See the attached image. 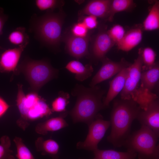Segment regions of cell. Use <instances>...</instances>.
<instances>
[{
    "instance_id": "1",
    "label": "cell",
    "mask_w": 159,
    "mask_h": 159,
    "mask_svg": "<svg viewBox=\"0 0 159 159\" xmlns=\"http://www.w3.org/2000/svg\"><path fill=\"white\" fill-rule=\"evenodd\" d=\"M140 109L132 99L114 100L110 121L111 130L107 138L114 146L124 145L130 135L132 123L136 119Z\"/></svg>"
},
{
    "instance_id": "2",
    "label": "cell",
    "mask_w": 159,
    "mask_h": 159,
    "mask_svg": "<svg viewBox=\"0 0 159 159\" xmlns=\"http://www.w3.org/2000/svg\"><path fill=\"white\" fill-rule=\"evenodd\" d=\"M105 91L95 86L87 87L77 84L71 94L76 97L75 104L69 114L74 122L88 125L93 120L100 111L105 108L102 99Z\"/></svg>"
},
{
    "instance_id": "3",
    "label": "cell",
    "mask_w": 159,
    "mask_h": 159,
    "mask_svg": "<svg viewBox=\"0 0 159 159\" xmlns=\"http://www.w3.org/2000/svg\"><path fill=\"white\" fill-rule=\"evenodd\" d=\"M159 136L149 128L141 125L130 135L124 145L127 151L136 153L138 159H159Z\"/></svg>"
},
{
    "instance_id": "4",
    "label": "cell",
    "mask_w": 159,
    "mask_h": 159,
    "mask_svg": "<svg viewBox=\"0 0 159 159\" xmlns=\"http://www.w3.org/2000/svg\"><path fill=\"white\" fill-rule=\"evenodd\" d=\"M33 25L34 33L42 42L54 46L59 42L63 23L62 18L58 14L48 12L37 17Z\"/></svg>"
},
{
    "instance_id": "5",
    "label": "cell",
    "mask_w": 159,
    "mask_h": 159,
    "mask_svg": "<svg viewBox=\"0 0 159 159\" xmlns=\"http://www.w3.org/2000/svg\"><path fill=\"white\" fill-rule=\"evenodd\" d=\"M26 75L32 87L38 90L57 74V70L43 61L29 60L23 64Z\"/></svg>"
},
{
    "instance_id": "6",
    "label": "cell",
    "mask_w": 159,
    "mask_h": 159,
    "mask_svg": "<svg viewBox=\"0 0 159 159\" xmlns=\"http://www.w3.org/2000/svg\"><path fill=\"white\" fill-rule=\"evenodd\" d=\"M88 133L83 142L77 144V148L94 151L98 148V144L104 137L110 126V121L104 120L98 114L94 120L88 125Z\"/></svg>"
},
{
    "instance_id": "7",
    "label": "cell",
    "mask_w": 159,
    "mask_h": 159,
    "mask_svg": "<svg viewBox=\"0 0 159 159\" xmlns=\"http://www.w3.org/2000/svg\"><path fill=\"white\" fill-rule=\"evenodd\" d=\"M138 54L134 62L128 67L124 87L120 92L121 99L134 100L136 95L143 66L142 57L139 51Z\"/></svg>"
},
{
    "instance_id": "8",
    "label": "cell",
    "mask_w": 159,
    "mask_h": 159,
    "mask_svg": "<svg viewBox=\"0 0 159 159\" xmlns=\"http://www.w3.org/2000/svg\"><path fill=\"white\" fill-rule=\"evenodd\" d=\"M141 125L145 126L159 136V101L152 100L144 109H141L136 118Z\"/></svg>"
},
{
    "instance_id": "9",
    "label": "cell",
    "mask_w": 159,
    "mask_h": 159,
    "mask_svg": "<svg viewBox=\"0 0 159 159\" xmlns=\"http://www.w3.org/2000/svg\"><path fill=\"white\" fill-rule=\"evenodd\" d=\"M102 61V65L92 78L89 85L90 87L96 86L98 84L110 79L130 65L123 59L120 62H115L106 57Z\"/></svg>"
},
{
    "instance_id": "10",
    "label": "cell",
    "mask_w": 159,
    "mask_h": 159,
    "mask_svg": "<svg viewBox=\"0 0 159 159\" xmlns=\"http://www.w3.org/2000/svg\"><path fill=\"white\" fill-rule=\"evenodd\" d=\"M115 44L107 31L101 30L97 35L93 44L92 53L93 58L96 60L102 61Z\"/></svg>"
},
{
    "instance_id": "11",
    "label": "cell",
    "mask_w": 159,
    "mask_h": 159,
    "mask_svg": "<svg viewBox=\"0 0 159 159\" xmlns=\"http://www.w3.org/2000/svg\"><path fill=\"white\" fill-rule=\"evenodd\" d=\"M89 37H81L73 35L66 39V48L68 53L77 59L81 58L88 54Z\"/></svg>"
},
{
    "instance_id": "12",
    "label": "cell",
    "mask_w": 159,
    "mask_h": 159,
    "mask_svg": "<svg viewBox=\"0 0 159 159\" xmlns=\"http://www.w3.org/2000/svg\"><path fill=\"white\" fill-rule=\"evenodd\" d=\"M26 47H19L9 49L4 51L0 57V72L14 71Z\"/></svg>"
},
{
    "instance_id": "13",
    "label": "cell",
    "mask_w": 159,
    "mask_h": 159,
    "mask_svg": "<svg viewBox=\"0 0 159 159\" xmlns=\"http://www.w3.org/2000/svg\"><path fill=\"white\" fill-rule=\"evenodd\" d=\"M128 67L123 69L110 82L109 90L106 97L103 100L105 108L109 105L110 102L123 89L127 73Z\"/></svg>"
},
{
    "instance_id": "14",
    "label": "cell",
    "mask_w": 159,
    "mask_h": 159,
    "mask_svg": "<svg viewBox=\"0 0 159 159\" xmlns=\"http://www.w3.org/2000/svg\"><path fill=\"white\" fill-rule=\"evenodd\" d=\"M112 2L110 0H94L89 1L82 10V13L100 18H107Z\"/></svg>"
},
{
    "instance_id": "15",
    "label": "cell",
    "mask_w": 159,
    "mask_h": 159,
    "mask_svg": "<svg viewBox=\"0 0 159 159\" xmlns=\"http://www.w3.org/2000/svg\"><path fill=\"white\" fill-rule=\"evenodd\" d=\"M40 99L38 96L35 93H30L25 95L23 90L22 85H19L17 105L21 117V119L19 120H24L28 111Z\"/></svg>"
},
{
    "instance_id": "16",
    "label": "cell",
    "mask_w": 159,
    "mask_h": 159,
    "mask_svg": "<svg viewBox=\"0 0 159 159\" xmlns=\"http://www.w3.org/2000/svg\"><path fill=\"white\" fill-rule=\"evenodd\" d=\"M159 80V66L155 63L152 67L142 72L139 89L142 90L152 92V90L158 84Z\"/></svg>"
},
{
    "instance_id": "17",
    "label": "cell",
    "mask_w": 159,
    "mask_h": 159,
    "mask_svg": "<svg viewBox=\"0 0 159 159\" xmlns=\"http://www.w3.org/2000/svg\"><path fill=\"white\" fill-rule=\"evenodd\" d=\"M142 26H138L125 32L122 40L117 44L118 49L128 52L138 44L142 38Z\"/></svg>"
},
{
    "instance_id": "18",
    "label": "cell",
    "mask_w": 159,
    "mask_h": 159,
    "mask_svg": "<svg viewBox=\"0 0 159 159\" xmlns=\"http://www.w3.org/2000/svg\"><path fill=\"white\" fill-rule=\"evenodd\" d=\"M65 68L70 72L75 74V78L80 81H83L90 77L93 71L91 64H88L84 65L77 60L70 61Z\"/></svg>"
},
{
    "instance_id": "19",
    "label": "cell",
    "mask_w": 159,
    "mask_h": 159,
    "mask_svg": "<svg viewBox=\"0 0 159 159\" xmlns=\"http://www.w3.org/2000/svg\"><path fill=\"white\" fill-rule=\"evenodd\" d=\"M63 115L50 119L38 124L35 131L38 134L45 135L48 132L59 130L68 126Z\"/></svg>"
},
{
    "instance_id": "20",
    "label": "cell",
    "mask_w": 159,
    "mask_h": 159,
    "mask_svg": "<svg viewBox=\"0 0 159 159\" xmlns=\"http://www.w3.org/2000/svg\"><path fill=\"white\" fill-rule=\"evenodd\" d=\"M92 159H136L137 154L127 151L122 152L113 150H101L97 148L93 151Z\"/></svg>"
},
{
    "instance_id": "21",
    "label": "cell",
    "mask_w": 159,
    "mask_h": 159,
    "mask_svg": "<svg viewBox=\"0 0 159 159\" xmlns=\"http://www.w3.org/2000/svg\"><path fill=\"white\" fill-rule=\"evenodd\" d=\"M37 150L41 152L44 155H48L54 159H56L59 149L58 143L52 139L45 140L42 138H39L36 142Z\"/></svg>"
},
{
    "instance_id": "22",
    "label": "cell",
    "mask_w": 159,
    "mask_h": 159,
    "mask_svg": "<svg viewBox=\"0 0 159 159\" xmlns=\"http://www.w3.org/2000/svg\"><path fill=\"white\" fill-rule=\"evenodd\" d=\"M145 30L151 31L159 28V2L156 1L144 20L142 26Z\"/></svg>"
},
{
    "instance_id": "23",
    "label": "cell",
    "mask_w": 159,
    "mask_h": 159,
    "mask_svg": "<svg viewBox=\"0 0 159 159\" xmlns=\"http://www.w3.org/2000/svg\"><path fill=\"white\" fill-rule=\"evenodd\" d=\"M52 111L48 105L41 99L28 112L24 120H34L51 114Z\"/></svg>"
},
{
    "instance_id": "24",
    "label": "cell",
    "mask_w": 159,
    "mask_h": 159,
    "mask_svg": "<svg viewBox=\"0 0 159 159\" xmlns=\"http://www.w3.org/2000/svg\"><path fill=\"white\" fill-rule=\"evenodd\" d=\"M8 39L11 44L19 47H26L29 42V37L23 27L16 28L9 35Z\"/></svg>"
},
{
    "instance_id": "25",
    "label": "cell",
    "mask_w": 159,
    "mask_h": 159,
    "mask_svg": "<svg viewBox=\"0 0 159 159\" xmlns=\"http://www.w3.org/2000/svg\"><path fill=\"white\" fill-rule=\"evenodd\" d=\"M134 6V3L133 0H112L107 19L110 21H112L116 13L129 10Z\"/></svg>"
},
{
    "instance_id": "26",
    "label": "cell",
    "mask_w": 159,
    "mask_h": 159,
    "mask_svg": "<svg viewBox=\"0 0 159 159\" xmlns=\"http://www.w3.org/2000/svg\"><path fill=\"white\" fill-rule=\"evenodd\" d=\"M143 62L142 70H145L153 66L155 63L156 54L151 48L147 47L139 49Z\"/></svg>"
},
{
    "instance_id": "27",
    "label": "cell",
    "mask_w": 159,
    "mask_h": 159,
    "mask_svg": "<svg viewBox=\"0 0 159 159\" xmlns=\"http://www.w3.org/2000/svg\"><path fill=\"white\" fill-rule=\"evenodd\" d=\"M14 141L16 148V157L18 159H35L21 138L15 137Z\"/></svg>"
},
{
    "instance_id": "28",
    "label": "cell",
    "mask_w": 159,
    "mask_h": 159,
    "mask_svg": "<svg viewBox=\"0 0 159 159\" xmlns=\"http://www.w3.org/2000/svg\"><path fill=\"white\" fill-rule=\"evenodd\" d=\"M69 94L62 92L52 102V111L63 112L66 110V107L69 103Z\"/></svg>"
},
{
    "instance_id": "29",
    "label": "cell",
    "mask_w": 159,
    "mask_h": 159,
    "mask_svg": "<svg viewBox=\"0 0 159 159\" xmlns=\"http://www.w3.org/2000/svg\"><path fill=\"white\" fill-rule=\"evenodd\" d=\"M0 140V159H15L13 151L9 148L11 144L9 137L4 136Z\"/></svg>"
},
{
    "instance_id": "30",
    "label": "cell",
    "mask_w": 159,
    "mask_h": 159,
    "mask_svg": "<svg viewBox=\"0 0 159 159\" xmlns=\"http://www.w3.org/2000/svg\"><path fill=\"white\" fill-rule=\"evenodd\" d=\"M109 36L116 44L122 39L125 33L123 27L119 24H115L107 31Z\"/></svg>"
},
{
    "instance_id": "31",
    "label": "cell",
    "mask_w": 159,
    "mask_h": 159,
    "mask_svg": "<svg viewBox=\"0 0 159 159\" xmlns=\"http://www.w3.org/2000/svg\"><path fill=\"white\" fill-rule=\"evenodd\" d=\"M61 1L56 0H36L35 4L41 11L52 10L61 6Z\"/></svg>"
},
{
    "instance_id": "32",
    "label": "cell",
    "mask_w": 159,
    "mask_h": 159,
    "mask_svg": "<svg viewBox=\"0 0 159 159\" xmlns=\"http://www.w3.org/2000/svg\"><path fill=\"white\" fill-rule=\"evenodd\" d=\"M88 31V29L82 22L74 25L72 29V35L81 37H85L87 36Z\"/></svg>"
},
{
    "instance_id": "33",
    "label": "cell",
    "mask_w": 159,
    "mask_h": 159,
    "mask_svg": "<svg viewBox=\"0 0 159 159\" xmlns=\"http://www.w3.org/2000/svg\"><path fill=\"white\" fill-rule=\"evenodd\" d=\"M82 22L88 30L96 28L98 24L97 17L92 15H88L85 17Z\"/></svg>"
},
{
    "instance_id": "34",
    "label": "cell",
    "mask_w": 159,
    "mask_h": 159,
    "mask_svg": "<svg viewBox=\"0 0 159 159\" xmlns=\"http://www.w3.org/2000/svg\"><path fill=\"white\" fill-rule=\"evenodd\" d=\"M8 19V16L4 13V9L0 7V37L3 34L4 25Z\"/></svg>"
},
{
    "instance_id": "35",
    "label": "cell",
    "mask_w": 159,
    "mask_h": 159,
    "mask_svg": "<svg viewBox=\"0 0 159 159\" xmlns=\"http://www.w3.org/2000/svg\"><path fill=\"white\" fill-rule=\"evenodd\" d=\"M9 107L8 104L0 97V117L5 112Z\"/></svg>"
}]
</instances>
